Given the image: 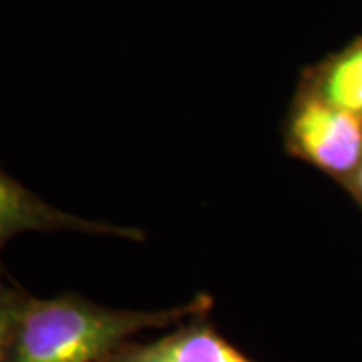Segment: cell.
Listing matches in <instances>:
<instances>
[{
	"instance_id": "1",
	"label": "cell",
	"mask_w": 362,
	"mask_h": 362,
	"mask_svg": "<svg viewBox=\"0 0 362 362\" xmlns=\"http://www.w3.org/2000/svg\"><path fill=\"white\" fill-rule=\"evenodd\" d=\"M209 298L163 312L109 310L78 296L37 300L21 292L2 298L0 362H109L131 337L202 316Z\"/></svg>"
},
{
	"instance_id": "2",
	"label": "cell",
	"mask_w": 362,
	"mask_h": 362,
	"mask_svg": "<svg viewBox=\"0 0 362 362\" xmlns=\"http://www.w3.org/2000/svg\"><path fill=\"white\" fill-rule=\"evenodd\" d=\"M300 149L320 168L346 173L362 157V125L358 115L326 101H310L294 121Z\"/></svg>"
},
{
	"instance_id": "3",
	"label": "cell",
	"mask_w": 362,
	"mask_h": 362,
	"mask_svg": "<svg viewBox=\"0 0 362 362\" xmlns=\"http://www.w3.org/2000/svg\"><path fill=\"white\" fill-rule=\"evenodd\" d=\"M109 362H254L244 352L220 337L209 324L194 320L168 337L143 344H127Z\"/></svg>"
},
{
	"instance_id": "4",
	"label": "cell",
	"mask_w": 362,
	"mask_h": 362,
	"mask_svg": "<svg viewBox=\"0 0 362 362\" xmlns=\"http://www.w3.org/2000/svg\"><path fill=\"white\" fill-rule=\"evenodd\" d=\"M324 101L362 115V47L344 54L324 83Z\"/></svg>"
},
{
	"instance_id": "5",
	"label": "cell",
	"mask_w": 362,
	"mask_h": 362,
	"mask_svg": "<svg viewBox=\"0 0 362 362\" xmlns=\"http://www.w3.org/2000/svg\"><path fill=\"white\" fill-rule=\"evenodd\" d=\"M361 187H362V171H361Z\"/></svg>"
}]
</instances>
